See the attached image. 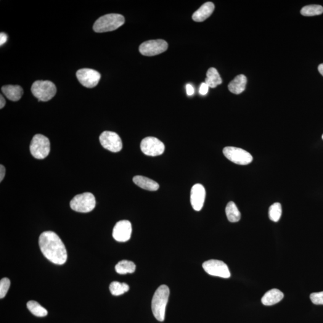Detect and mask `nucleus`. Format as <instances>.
Returning <instances> with one entry per match:
<instances>
[{
  "instance_id": "2f4dec72",
  "label": "nucleus",
  "mask_w": 323,
  "mask_h": 323,
  "mask_svg": "<svg viewBox=\"0 0 323 323\" xmlns=\"http://www.w3.org/2000/svg\"><path fill=\"white\" fill-rule=\"evenodd\" d=\"M6 174V168L2 165H0V182H2Z\"/></svg>"
},
{
  "instance_id": "a211bd4d",
  "label": "nucleus",
  "mask_w": 323,
  "mask_h": 323,
  "mask_svg": "<svg viewBox=\"0 0 323 323\" xmlns=\"http://www.w3.org/2000/svg\"><path fill=\"white\" fill-rule=\"evenodd\" d=\"M247 79L243 75H238L230 81L228 85L230 92L234 94H240L245 91Z\"/></svg>"
},
{
  "instance_id": "4468645a",
  "label": "nucleus",
  "mask_w": 323,
  "mask_h": 323,
  "mask_svg": "<svg viewBox=\"0 0 323 323\" xmlns=\"http://www.w3.org/2000/svg\"><path fill=\"white\" fill-rule=\"evenodd\" d=\"M206 192L204 187L201 184H196L192 188L190 202L195 211L202 210L205 200Z\"/></svg>"
},
{
  "instance_id": "9b49d317",
  "label": "nucleus",
  "mask_w": 323,
  "mask_h": 323,
  "mask_svg": "<svg viewBox=\"0 0 323 323\" xmlns=\"http://www.w3.org/2000/svg\"><path fill=\"white\" fill-rule=\"evenodd\" d=\"M140 147L144 154L150 156L161 155L165 150L163 143L153 137H148L143 139Z\"/></svg>"
},
{
  "instance_id": "5701e85b",
  "label": "nucleus",
  "mask_w": 323,
  "mask_h": 323,
  "mask_svg": "<svg viewBox=\"0 0 323 323\" xmlns=\"http://www.w3.org/2000/svg\"><path fill=\"white\" fill-rule=\"evenodd\" d=\"M27 308L34 316L39 317H43L47 315V311L43 306L40 305L38 302L34 301H29L26 304Z\"/></svg>"
},
{
  "instance_id": "f704fd0d",
  "label": "nucleus",
  "mask_w": 323,
  "mask_h": 323,
  "mask_svg": "<svg viewBox=\"0 0 323 323\" xmlns=\"http://www.w3.org/2000/svg\"><path fill=\"white\" fill-rule=\"evenodd\" d=\"M322 139H323V136H322Z\"/></svg>"
},
{
  "instance_id": "c756f323",
  "label": "nucleus",
  "mask_w": 323,
  "mask_h": 323,
  "mask_svg": "<svg viewBox=\"0 0 323 323\" xmlns=\"http://www.w3.org/2000/svg\"><path fill=\"white\" fill-rule=\"evenodd\" d=\"M186 92L187 95L192 96L194 94L195 90L194 87H193L192 84H187L186 85Z\"/></svg>"
},
{
  "instance_id": "20e7f679",
  "label": "nucleus",
  "mask_w": 323,
  "mask_h": 323,
  "mask_svg": "<svg viewBox=\"0 0 323 323\" xmlns=\"http://www.w3.org/2000/svg\"><path fill=\"white\" fill-rule=\"evenodd\" d=\"M34 96L41 101H48L56 95L57 87L53 82L49 81H38L31 86Z\"/></svg>"
},
{
  "instance_id": "ddd939ff",
  "label": "nucleus",
  "mask_w": 323,
  "mask_h": 323,
  "mask_svg": "<svg viewBox=\"0 0 323 323\" xmlns=\"http://www.w3.org/2000/svg\"><path fill=\"white\" fill-rule=\"evenodd\" d=\"M132 225L128 221L118 222L114 227L113 237L118 242H124L130 239L132 234Z\"/></svg>"
},
{
  "instance_id": "f257e3e1",
  "label": "nucleus",
  "mask_w": 323,
  "mask_h": 323,
  "mask_svg": "<svg viewBox=\"0 0 323 323\" xmlns=\"http://www.w3.org/2000/svg\"><path fill=\"white\" fill-rule=\"evenodd\" d=\"M39 245L45 258L55 264H64L67 260V252L65 245L57 234L46 231L40 235Z\"/></svg>"
},
{
  "instance_id": "1a4fd4ad",
  "label": "nucleus",
  "mask_w": 323,
  "mask_h": 323,
  "mask_svg": "<svg viewBox=\"0 0 323 323\" xmlns=\"http://www.w3.org/2000/svg\"><path fill=\"white\" fill-rule=\"evenodd\" d=\"M205 271L212 276L229 279L230 272L229 267L223 262L218 260H210L206 261L202 264Z\"/></svg>"
},
{
  "instance_id": "f8f14e48",
  "label": "nucleus",
  "mask_w": 323,
  "mask_h": 323,
  "mask_svg": "<svg viewBox=\"0 0 323 323\" xmlns=\"http://www.w3.org/2000/svg\"><path fill=\"white\" fill-rule=\"evenodd\" d=\"M77 78L84 87L93 88L99 84L101 75L97 71L90 68H82L77 71Z\"/></svg>"
},
{
  "instance_id": "aec40b11",
  "label": "nucleus",
  "mask_w": 323,
  "mask_h": 323,
  "mask_svg": "<svg viewBox=\"0 0 323 323\" xmlns=\"http://www.w3.org/2000/svg\"><path fill=\"white\" fill-rule=\"evenodd\" d=\"M205 83L207 84L208 86L211 88L216 87L222 83V79L220 76L218 70L214 68L208 69L206 73V78Z\"/></svg>"
},
{
  "instance_id": "473e14b6",
  "label": "nucleus",
  "mask_w": 323,
  "mask_h": 323,
  "mask_svg": "<svg viewBox=\"0 0 323 323\" xmlns=\"http://www.w3.org/2000/svg\"><path fill=\"white\" fill-rule=\"evenodd\" d=\"M5 105H6V101H5L4 98L2 97V95H0V108L2 109V108H4Z\"/></svg>"
},
{
  "instance_id": "412c9836",
  "label": "nucleus",
  "mask_w": 323,
  "mask_h": 323,
  "mask_svg": "<svg viewBox=\"0 0 323 323\" xmlns=\"http://www.w3.org/2000/svg\"><path fill=\"white\" fill-rule=\"evenodd\" d=\"M136 269V265L134 262L126 260L119 262L115 266L116 271L121 275L133 273Z\"/></svg>"
},
{
  "instance_id": "9d476101",
  "label": "nucleus",
  "mask_w": 323,
  "mask_h": 323,
  "mask_svg": "<svg viewBox=\"0 0 323 323\" xmlns=\"http://www.w3.org/2000/svg\"><path fill=\"white\" fill-rule=\"evenodd\" d=\"M100 141L104 149L112 152H119L122 149V141L120 137L116 132L112 131L103 132L100 137Z\"/></svg>"
},
{
  "instance_id": "c85d7f7f",
  "label": "nucleus",
  "mask_w": 323,
  "mask_h": 323,
  "mask_svg": "<svg viewBox=\"0 0 323 323\" xmlns=\"http://www.w3.org/2000/svg\"><path fill=\"white\" fill-rule=\"evenodd\" d=\"M209 88H210V87L208 86L207 84H206L205 83H202L201 84L200 87V94L202 95H205L208 93Z\"/></svg>"
},
{
  "instance_id": "bb28decb",
  "label": "nucleus",
  "mask_w": 323,
  "mask_h": 323,
  "mask_svg": "<svg viewBox=\"0 0 323 323\" xmlns=\"http://www.w3.org/2000/svg\"><path fill=\"white\" fill-rule=\"evenodd\" d=\"M10 286V281L7 278H4L0 281V298L5 297Z\"/></svg>"
},
{
  "instance_id": "dca6fc26",
  "label": "nucleus",
  "mask_w": 323,
  "mask_h": 323,
  "mask_svg": "<svg viewBox=\"0 0 323 323\" xmlns=\"http://www.w3.org/2000/svg\"><path fill=\"white\" fill-rule=\"evenodd\" d=\"M284 298V294L280 290L274 288L264 294L262 298V303L265 306H271L280 303Z\"/></svg>"
},
{
  "instance_id": "39448f33",
  "label": "nucleus",
  "mask_w": 323,
  "mask_h": 323,
  "mask_svg": "<svg viewBox=\"0 0 323 323\" xmlns=\"http://www.w3.org/2000/svg\"><path fill=\"white\" fill-rule=\"evenodd\" d=\"M95 205L96 201L94 195L89 192L76 195L70 202L71 209L79 213H89L94 210Z\"/></svg>"
},
{
  "instance_id": "f3484780",
  "label": "nucleus",
  "mask_w": 323,
  "mask_h": 323,
  "mask_svg": "<svg viewBox=\"0 0 323 323\" xmlns=\"http://www.w3.org/2000/svg\"><path fill=\"white\" fill-rule=\"evenodd\" d=\"M133 182L138 186L149 191H156L160 188V185L152 179L141 176H135Z\"/></svg>"
},
{
  "instance_id": "b1692460",
  "label": "nucleus",
  "mask_w": 323,
  "mask_h": 323,
  "mask_svg": "<svg viewBox=\"0 0 323 323\" xmlns=\"http://www.w3.org/2000/svg\"><path fill=\"white\" fill-rule=\"evenodd\" d=\"M110 290L111 293L114 296H120L124 293L128 292L129 290V285L124 283L113 282L110 285Z\"/></svg>"
},
{
  "instance_id": "72a5a7b5",
  "label": "nucleus",
  "mask_w": 323,
  "mask_h": 323,
  "mask_svg": "<svg viewBox=\"0 0 323 323\" xmlns=\"http://www.w3.org/2000/svg\"><path fill=\"white\" fill-rule=\"evenodd\" d=\"M318 69H319V71L320 74L323 76V63H322V64L319 65V67H318Z\"/></svg>"
},
{
  "instance_id": "6ab92c4d",
  "label": "nucleus",
  "mask_w": 323,
  "mask_h": 323,
  "mask_svg": "<svg viewBox=\"0 0 323 323\" xmlns=\"http://www.w3.org/2000/svg\"><path fill=\"white\" fill-rule=\"evenodd\" d=\"M1 91L8 99L17 101L22 97L23 89L18 85H6L2 87Z\"/></svg>"
},
{
  "instance_id": "2eb2a0df",
  "label": "nucleus",
  "mask_w": 323,
  "mask_h": 323,
  "mask_svg": "<svg viewBox=\"0 0 323 323\" xmlns=\"http://www.w3.org/2000/svg\"><path fill=\"white\" fill-rule=\"evenodd\" d=\"M215 6L213 2H207L203 4L199 9L193 13L192 19L195 22H203L210 17L213 13Z\"/></svg>"
},
{
  "instance_id": "7ed1b4c3",
  "label": "nucleus",
  "mask_w": 323,
  "mask_h": 323,
  "mask_svg": "<svg viewBox=\"0 0 323 323\" xmlns=\"http://www.w3.org/2000/svg\"><path fill=\"white\" fill-rule=\"evenodd\" d=\"M124 23V18L122 15L111 13L100 17L95 22L93 29L96 33H106L117 30Z\"/></svg>"
},
{
  "instance_id": "6e6552de",
  "label": "nucleus",
  "mask_w": 323,
  "mask_h": 323,
  "mask_svg": "<svg viewBox=\"0 0 323 323\" xmlns=\"http://www.w3.org/2000/svg\"><path fill=\"white\" fill-rule=\"evenodd\" d=\"M168 44L163 40H153L144 42L139 47L140 52L144 56L153 57L167 50Z\"/></svg>"
},
{
  "instance_id": "f03ea898",
  "label": "nucleus",
  "mask_w": 323,
  "mask_h": 323,
  "mask_svg": "<svg viewBox=\"0 0 323 323\" xmlns=\"http://www.w3.org/2000/svg\"><path fill=\"white\" fill-rule=\"evenodd\" d=\"M169 296V289L167 285H162L159 287L153 295L152 301V309L153 316L159 322L165 320V311Z\"/></svg>"
},
{
  "instance_id": "cd10ccee",
  "label": "nucleus",
  "mask_w": 323,
  "mask_h": 323,
  "mask_svg": "<svg viewBox=\"0 0 323 323\" xmlns=\"http://www.w3.org/2000/svg\"><path fill=\"white\" fill-rule=\"evenodd\" d=\"M311 301L315 304H323V292L313 293L310 295Z\"/></svg>"
},
{
  "instance_id": "423d86ee",
  "label": "nucleus",
  "mask_w": 323,
  "mask_h": 323,
  "mask_svg": "<svg viewBox=\"0 0 323 323\" xmlns=\"http://www.w3.org/2000/svg\"><path fill=\"white\" fill-rule=\"evenodd\" d=\"M50 151V143L46 137L41 134H37L33 138L30 144V152L38 160H43L49 155Z\"/></svg>"
},
{
  "instance_id": "7c9ffc66",
  "label": "nucleus",
  "mask_w": 323,
  "mask_h": 323,
  "mask_svg": "<svg viewBox=\"0 0 323 323\" xmlns=\"http://www.w3.org/2000/svg\"><path fill=\"white\" fill-rule=\"evenodd\" d=\"M8 37L6 34L4 33H1L0 34V45L2 46L4 43H6Z\"/></svg>"
},
{
  "instance_id": "0eeeda50",
  "label": "nucleus",
  "mask_w": 323,
  "mask_h": 323,
  "mask_svg": "<svg viewBox=\"0 0 323 323\" xmlns=\"http://www.w3.org/2000/svg\"><path fill=\"white\" fill-rule=\"evenodd\" d=\"M223 152L225 157L238 165H248L253 160L250 153L241 148L226 147L223 149Z\"/></svg>"
},
{
  "instance_id": "4be33fe9",
  "label": "nucleus",
  "mask_w": 323,
  "mask_h": 323,
  "mask_svg": "<svg viewBox=\"0 0 323 323\" xmlns=\"http://www.w3.org/2000/svg\"><path fill=\"white\" fill-rule=\"evenodd\" d=\"M226 214L227 219L232 223H235L240 221L241 213L234 202H229L226 207Z\"/></svg>"
},
{
  "instance_id": "393cba45",
  "label": "nucleus",
  "mask_w": 323,
  "mask_h": 323,
  "mask_svg": "<svg viewBox=\"0 0 323 323\" xmlns=\"http://www.w3.org/2000/svg\"><path fill=\"white\" fill-rule=\"evenodd\" d=\"M323 13V7L320 5H309L302 9L301 13L304 17H313L320 15Z\"/></svg>"
},
{
  "instance_id": "a878e982",
  "label": "nucleus",
  "mask_w": 323,
  "mask_h": 323,
  "mask_svg": "<svg viewBox=\"0 0 323 323\" xmlns=\"http://www.w3.org/2000/svg\"><path fill=\"white\" fill-rule=\"evenodd\" d=\"M282 214V205L279 202L274 203L270 206L269 209V218L274 222L280 221Z\"/></svg>"
}]
</instances>
